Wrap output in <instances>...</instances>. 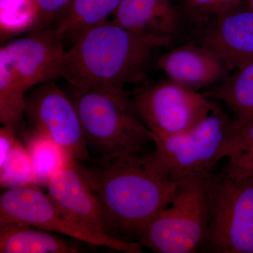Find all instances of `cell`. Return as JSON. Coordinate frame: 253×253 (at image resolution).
Returning <instances> with one entry per match:
<instances>
[{
	"label": "cell",
	"instance_id": "7",
	"mask_svg": "<svg viewBox=\"0 0 253 253\" xmlns=\"http://www.w3.org/2000/svg\"><path fill=\"white\" fill-rule=\"evenodd\" d=\"M130 99L136 114L153 135L162 138L189 131L216 106L206 94L169 79L144 84Z\"/></svg>",
	"mask_w": 253,
	"mask_h": 253
},
{
	"label": "cell",
	"instance_id": "4",
	"mask_svg": "<svg viewBox=\"0 0 253 253\" xmlns=\"http://www.w3.org/2000/svg\"><path fill=\"white\" fill-rule=\"evenodd\" d=\"M237 134L236 120L216 106L189 131L169 137L153 135L152 139L171 179L178 182L187 176L213 172L232 152Z\"/></svg>",
	"mask_w": 253,
	"mask_h": 253
},
{
	"label": "cell",
	"instance_id": "11",
	"mask_svg": "<svg viewBox=\"0 0 253 253\" xmlns=\"http://www.w3.org/2000/svg\"><path fill=\"white\" fill-rule=\"evenodd\" d=\"M63 41L56 28L38 30L9 42L1 46L0 53L6 56L28 89L54 81L66 53Z\"/></svg>",
	"mask_w": 253,
	"mask_h": 253
},
{
	"label": "cell",
	"instance_id": "19",
	"mask_svg": "<svg viewBox=\"0 0 253 253\" xmlns=\"http://www.w3.org/2000/svg\"><path fill=\"white\" fill-rule=\"evenodd\" d=\"M27 90L14 66L0 53V121L16 132L24 123Z\"/></svg>",
	"mask_w": 253,
	"mask_h": 253
},
{
	"label": "cell",
	"instance_id": "1",
	"mask_svg": "<svg viewBox=\"0 0 253 253\" xmlns=\"http://www.w3.org/2000/svg\"><path fill=\"white\" fill-rule=\"evenodd\" d=\"M75 168L97 198L106 233L123 241L139 242L149 223L172 202L178 182L156 150L101 157L92 166Z\"/></svg>",
	"mask_w": 253,
	"mask_h": 253
},
{
	"label": "cell",
	"instance_id": "18",
	"mask_svg": "<svg viewBox=\"0 0 253 253\" xmlns=\"http://www.w3.org/2000/svg\"><path fill=\"white\" fill-rule=\"evenodd\" d=\"M122 0H72L67 14L56 27L64 40L76 42L86 31L109 21Z\"/></svg>",
	"mask_w": 253,
	"mask_h": 253
},
{
	"label": "cell",
	"instance_id": "26",
	"mask_svg": "<svg viewBox=\"0 0 253 253\" xmlns=\"http://www.w3.org/2000/svg\"><path fill=\"white\" fill-rule=\"evenodd\" d=\"M248 4L251 9H253V0H249V2H248Z\"/></svg>",
	"mask_w": 253,
	"mask_h": 253
},
{
	"label": "cell",
	"instance_id": "6",
	"mask_svg": "<svg viewBox=\"0 0 253 253\" xmlns=\"http://www.w3.org/2000/svg\"><path fill=\"white\" fill-rule=\"evenodd\" d=\"M206 189L196 176L178 181L172 202L149 223L139 244L158 253H194L204 247L209 226Z\"/></svg>",
	"mask_w": 253,
	"mask_h": 253
},
{
	"label": "cell",
	"instance_id": "25",
	"mask_svg": "<svg viewBox=\"0 0 253 253\" xmlns=\"http://www.w3.org/2000/svg\"><path fill=\"white\" fill-rule=\"evenodd\" d=\"M18 139L12 128L3 126L0 129V166L4 164Z\"/></svg>",
	"mask_w": 253,
	"mask_h": 253
},
{
	"label": "cell",
	"instance_id": "3",
	"mask_svg": "<svg viewBox=\"0 0 253 253\" xmlns=\"http://www.w3.org/2000/svg\"><path fill=\"white\" fill-rule=\"evenodd\" d=\"M71 99L87 146L99 151L101 157L139 154L153 143L152 133L136 114L129 96L75 88Z\"/></svg>",
	"mask_w": 253,
	"mask_h": 253
},
{
	"label": "cell",
	"instance_id": "16",
	"mask_svg": "<svg viewBox=\"0 0 253 253\" xmlns=\"http://www.w3.org/2000/svg\"><path fill=\"white\" fill-rule=\"evenodd\" d=\"M23 140L31 159L38 185L46 186L54 174L71 167L76 162L64 148L49 136L35 129L24 131Z\"/></svg>",
	"mask_w": 253,
	"mask_h": 253
},
{
	"label": "cell",
	"instance_id": "9",
	"mask_svg": "<svg viewBox=\"0 0 253 253\" xmlns=\"http://www.w3.org/2000/svg\"><path fill=\"white\" fill-rule=\"evenodd\" d=\"M74 164L54 174L46 186L63 214L75 225L99 240L103 247L126 253H143L139 242L116 239L106 233L99 201Z\"/></svg>",
	"mask_w": 253,
	"mask_h": 253
},
{
	"label": "cell",
	"instance_id": "22",
	"mask_svg": "<svg viewBox=\"0 0 253 253\" xmlns=\"http://www.w3.org/2000/svg\"><path fill=\"white\" fill-rule=\"evenodd\" d=\"M237 123L236 144L224 172L236 180L253 179V121Z\"/></svg>",
	"mask_w": 253,
	"mask_h": 253
},
{
	"label": "cell",
	"instance_id": "12",
	"mask_svg": "<svg viewBox=\"0 0 253 253\" xmlns=\"http://www.w3.org/2000/svg\"><path fill=\"white\" fill-rule=\"evenodd\" d=\"M231 70L253 61V9L244 4L194 35Z\"/></svg>",
	"mask_w": 253,
	"mask_h": 253
},
{
	"label": "cell",
	"instance_id": "10",
	"mask_svg": "<svg viewBox=\"0 0 253 253\" xmlns=\"http://www.w3.org/2000/svg\"><path fill=\"white\" fill-rule=\"evenodd\" d=\"M17 224L59 233L93 246L99 240L75 225L38 184L5 190L0 196V225Z\"/></svg>",
	"mask_w": 253,
	"mask_h": 253
},
{
	"label": "cell",
	"instance_id": "14",
	"mask_svg": "<svg viewBox=\"0 0 253 253\" xmlns=\"http://www.w3.org/2000/svg\"><path fill=\"white\" fill-rule=\"evenodd\" d=\"M112 21L129 31L172 41L182 32L171 0H122Z\"/></svg>",
	"mask_w": 253,
	"mask_h": 253
},
{
	"label": "cell",
	"instance_id": "24",
	"mask_svg": "<svg viewBox=\"0 0 253 253\" xmlns=\"http://www.w3.org/2000/svg\"><path fill=\"white\" fill-rule=\"evenodd\" d=\"M40 17L34 31L57 27L63 21L72 0H38Z\"/></svg>",
	"mask_w": 253,
	"mask_h": 253
},
{
	"label": "cell",
	"instance_id": "21",
	"mask_svg": "<svg viewBox=\"0 0 253 253\" xmlns=\"http://www.w3.org/2000/svg\"><path fill=\"white\" fill-rule=\"evenodd\" d=\"M39 17L38 0H0L1 37L34 31Z\"/></svg>",
	"mask_w": 253,
	"mask_h": 253
},
{
	"label": "cell",
	"instance_id": "17",
	"mask_svg": "<svg viewBox=\"0 0 253 253\" xmlns=\"http://www.w3.org/2000/svg\"><path fill=\"white\" fill-rule=\"evenodd\" d=\"M234 71L205 94L222 101L237 122L253 121V61Z\"/></svg>",
	"mask_w": 253,
	"mask_h": 253
},
{
	"label": "cell",
	"instance_id": "13",
	"mask_svg": "<svg viewBox=\"0 0 253 253\" xmlns=\"http://www.w3.org/2000/svg\"><path fill=\"white\" fill-rule=\"evenodd\" d=\"M157 66L168 79L197 91L223 81L229 71L217 55L199 44L168 51L158 59Z\"/></svg>",
	"mask_w": 253,
	"mask_h": 253
},
{
	"label": "cell",
	"instance_id": "15",
	"mask_svg": "<svg viewBox=\"0 0 253 253\" xmlns=\"http://www.w3.org/2000/svg\"><path fill=\"white\" fill-rule=\"evenodd\" d=\"M52 232L31 226L0 225L1 253H76L77 246Z\"/></svg>",
	"mask_w": 253,
	"mask_h": 253
},
{
	"label": "cell",
	"instance_id": "20",
	"mask_svg": "<svg viewBox=\"0 0 253 253\" xmlns=\"http://www.w3.org/2000/svg\"><path fill=\"white\" fill-rule=\"evenodd\" d=\"M182 31L194 36L222 15L239 7L244 0H171Z\"/></svg>",
	"mask_w": 253,
	"mask_h": 253
},
{
	"label": "cell",
	"instance_id": "2",
	"mask_svg": "<svg viewBox=\"0 0 253 253\" xmlns=\"http://www.w3.org/2000/svg\"><path fill=\"white\" fill-rule=\"evenodd\" d=\"M171 42L108 21L86 31L66 51L55 80L63 78L78 89L129 96L125 85L144 81L153 52Z\"/></svg>",
	"mask_w": 253,
	"mask_h": 253
},
{
	"label": "cell",
	"instance_id": "23",
	"mask_svg": "<svg viewBox=\"0 0 253 253\" xmlns=\"http://www.w3.org/2000/svg\"><path fill=\"white\" fill-rule=\"evenodd\" d=\"M28 184H37L36 175L24 145L17 140L7 159L0 166V186L6 190Z\"/></svg>",
	"mask_w": 253,
	"mask_h": 253
},
{
	"label": "cell",
	"instance_id": "5",
	"mask_svg": "<svg viewBox=\"0 0 253 253\" xmlns=\"http://www.w3.org/2000/svg\"><path fill=\"white\" fill-rule=\"evenodd\" d=\"M195 176L209 204L204 247L214 253H253V179L236 180L214 171Z\"/></svg>",
	"mask_w": 253,
	"mask_h": 253
},
{
	"label": "cell",
	"instance_id": "8",
	"mask_svg": "<svg viewBox=\"0 0 253 253\" xmlns=\"http://www.w3.org/2000/svg\"><path fill=\"white\" fill-rule=\"evenodd\" d=\"M26 99L25 114L31 129L42 133L70 153L76 162L89 161L81 118L72 100L53 81Z\"/></svg>",
	"mask_w": 253,
	"mask_h": 253
}]
</instances>
